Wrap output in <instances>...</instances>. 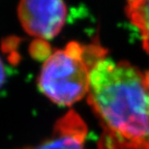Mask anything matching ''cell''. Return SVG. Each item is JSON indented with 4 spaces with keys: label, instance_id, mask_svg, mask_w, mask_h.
<instances>
[{
    "label": "cell",
    "instance_id": "1",
    "mask_svg": "<svg viewBox=\"0 0 149 149\" xmlns=\"http://www.w3.org/2000/svg\"><path fill=\"white\" fill-rule=\"evenodd\" d=\"M88 103L102 128L98 149H149V71L105 57L91 72Z\"/></svg>",
    "mask_w": 149,
    "mask_h": 149
},
{
    "label": "cell",
    "instance_id": "2",
    "mask_svg": "<svg viewBox=\"0 0 149 149\" xmlns=\"http://www.w3.org/2000/svg\"><path fill=\"white\" fill-rule=\"evenodd\" d=\"M99 45L71 42L55 50L43 65L39 88L45 96L59 106H72L88 94L90 76L98 62L106 57Z\"/></svg>",
    "mask_w": 149,
    "mask_h": 149
},
{
    "label": "cell",
    "instance_id": "3",
    "mask_svg": "<svg viewBox=\"0 0 149 149\" xmlns=\"http://www.w3.org/2000/svg\"><path fill=\"white\" fill-rule=\"evenodd\" d=\"M17 16L26 33L47 40L61 31L67 8L63 0H20Z\"/></svg>",
    "mask_w": 149,
    "mask_h": 149
},
{
    "label": "cell",
    "instance_id": "4",
    "mask_svg": "<svg viewBox=\"0 0 149 149\" xmlns=\"http://www.w3.org/2000/svg\"><path fill=\"white\" fill-rule=\"evenodd\" d=\"M86 134L85 123L72 111L56 122L49 139L38 144L19 149H85Z\"/></svg>",
    "mask_w": 149,
    "mask_h": 149
},
{
    "label": "cell",
    "instance_id": "5",
    "mask_svg": "<svg viewBox=\"0 0 149 149\" xmlns=\"http://www.w3.org/2000/svg\"><path fill=\"white\" fill-rule=\"evenodd\" d=\"M126 13L141 34L142 47L149 53V0L128 4Z\"/></svg>",
    "mask_w": 149,
    "mask_h": 149
},
{
    "label": "cell",
    "instance_id": "6",
    "mask_svg": "<svg viewBox=\"0 0 149 149\" xmlns=\"http://www.w3.org/2000/svg\"><path fill=\"white\" fill-rule=\"evenodd\" d=\"M6 81V70L2 60L0 59V89L3 87Z\"/></svg>",
    "mask_w": 149,
    "mask_h": 149
},
{
    "label": "cell",
    "instance_id": "7",
    "mask_svg": "<svg viewBox=\"0 0 149 149\" xmlns=\"http://www.w3.org/2000/svg\"><path fill=\"white\" fill-rule=\"evenodd\" d=\"M139 1H141V0H127L128 4H131V3H135V2H139Z\"/></svg>",
    "mask_w": 149,
    "mask_h": 149
}]
</instances>
